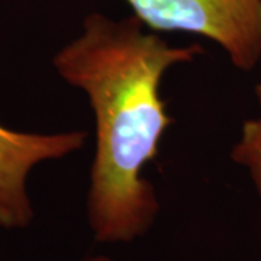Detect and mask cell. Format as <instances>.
Instances as JSON below:
<instances>
[{
  "instance_id": "277c9868",
  "label": "cell",
  "mask_w": 261,
  "mask_h": 261,
  "mask_svg": "<svg viewBox=\"0 0 261 261\" xmlns=\"http://www.w3.org/2000/svg\"><path fill=\"white\" fill-rule=\"evenodd\" d=\"M255 96L261 111V83L255 87ZM231 160L247 168L255 192L261 199V115L258 119L244 122L241 138L233 145Z\"/></svg>"
},
{
  "instance_id": "3957f363",
  "label": "cell",
  "mask_w": 261,
  "mask_h": 261,
  "mask_svg": "<svg viewBox=\"0 0 261 261\" xmlns=\"http://www.w3.org/2000/svg\"><path fill=\"white\" fill-rule=\"evenodd\" d=\"M87 140L86 130L23 132L0 123V228L23 229L34 221L28 177L38 164L64 159Z\"/></svg>"
},
{
  "instance_id": "7a4b0ae2",
  "label": "cell",
  "mask_w": 261,
  "mask_h": 261,
  "mask_svg": "<svg viewBox=\"0 0 261 261\" xmlns=\"http://www.w3.org/2000/svg\"><path fill=\"white\" fill-rule=\"evenodd\" d=\"M152 31L187 32L218 44L244 73L261 61V0H125Z\"/></svg>"
},
{
  "instance_id": "6da1fadb",
  "label": "cell",
  "mask_w": 261,
  "mask_h": 261,
  "mask_svg": "<svg viewBox=\"0 0 261 261\" xmlns=\"http://www.w3.org/2000/svg\"><path fill=\"white\" fill-rule=\"evenodd\" d=\"M203 47H173L135 15L90 13L79 37L53 58L57 74L82 90L96 123L87 222L103 244L132 243L149 232L161 205L142 170L157 157L173 123L161 97L171 67L195 61Z\"/></svg>"
},
{
  "instance_id": "5b68a950",
  "label": "cell",
  "mask_w": 261,
  "mask_h": 261,
  "mask_svg": "<svg viewBox=\"0 0 261 261\" xmlns=\"http://www.w3.org/2000/svg\"><path fill=\"white\" fill-rule=\"evenodd\" d=\"M84 261H113L112 258L106 257V255H96V257H90V258H86Z\"/></svg>"
}]
</instances>
